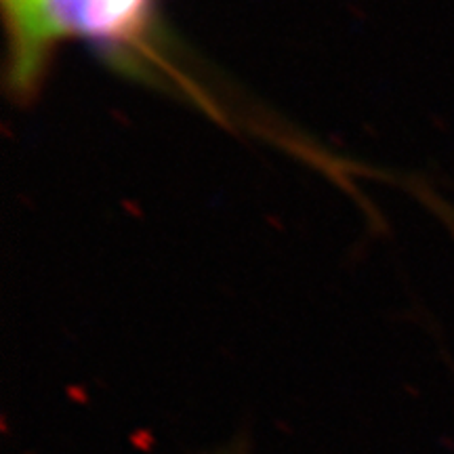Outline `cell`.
<instances>
[{
    "label": "cell",
    "mask_w": 454,
    "mask_h": 454,
    "mask_svg": "<svg viewBox=\"0 0 454 454\" xmlns=\"http://www.w3.org/2000/svg\"><path fill=\"white\" fill-rule=\"evenodd\" d=\"M3 7L17 93H30L64 41L89 43L122 70L162 67L160 0H11Z\"/></svg>",
    "instance_id": "obj_1"
},
{
    "label": "cell",
    "mask_w": 454,
    "mask_h": 454,
    "mask_svg": "<svg viewBox=\"0 0 454 454\" xmlns=\"http://www.w3.org/2000/svg\"><path fill=\"white\" fill-rule=\"evenodd\" d=\"M215 454H247V450H244L240 444H234V446L223 448V450H219V452H215Z\"/></svg>",
    "instance_id": "obj_2"
},
{
    "label": "cell",
    "mask_w": 454,
    "mask_h": 454,
    "mask_svg": "<svg viewBox=\"0 0 454 454\" xmlns=\"http://www.w3.org/2000/svg\"><path fill=\"white\" fill-rule=\"evenodd\" d=\"M7 3H11V0H3V4H7Z\"/></svg>",
    "instance_id": "obj_3"
}]
</instances>
